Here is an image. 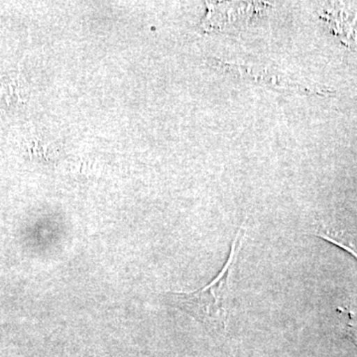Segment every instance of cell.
Here are the masks:
<instances>
[{
    "mask_svg": "<svg viewBox=\"0 0 357 357\" xmlns=\"http://www.w3.org/2000/svg\"><path fill=\"white\" fill-rule=\"evenodd\" d=\"M245 229L241 227L231 244L229 258L211 283L194 292L167 293L176 307L188 312L211 330L225 333L229 325L231 305V278L243 246Z\"/></svg>",
    "mask_w": 357,
    "mask_h": 357,
    "instance_id": "1",
    "label": "cell"
},
{
    "mask_svg": "<svg viewBox=\"0 0 357 357\" xmlns=\"http://www.w3.org/2000/svg\"><path fill=\"white\" fill-rule=\"evenodd\" d=\"M312 234L342 248L344 251H347L357 260V231L338 229L333 225L321 222L317 225L316 229Z\"/></svg>",
    "mask_w": 357,
    "mask_h": 357,
    "instance_id": "2",
    "label": "cell"
},
{
    "mask_svg": "<svg viewBox=\"0 0 357 357\" xmlns=\"http://www.w3.org/2000/svg\"><path fill=\"white\" fill-rule=\"evenodd\" d=\"M337 311L340 312V321L342 323V331L357 347V333L356 328H354V312H352L351 306L337 307Z\"/></svg>",
    "mask_w": 357,
    "mask_h": 357,
    "instance_id": "3",
    "label": "cell"
}]
</instances>
